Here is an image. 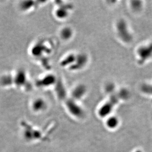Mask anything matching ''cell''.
I'll return each instance as SVG.
<instances>
[{"label": "cell", "instance_id": "1", "mask_svg": "<svg viewBox=\"0 0 152 152\" xmlns=\"http://www.w3.org/2000/svg\"><path fill=\"white\" fill-rule=\"evenodd\" d=\"M115 28L117 36L122 42L126 43L132 42L133 36L126 21L124 19L118 20L116 24Z\"/></svg>", "mask_w": 152, "mask_h": 152}, {"label": "cell", "instance_id": "2", "mask_svg": "<svg viewBox=\"0 0 152 152\" xmlns=\"http://www.w3.org/2000/svg\"><path fill=\"white\" fill-rule=\"evenodd\" d=\"M138 63L142 65L152 60V40L138 48L136 52Z\"/></svg>", "mask_w": 152, "mask_h": 152}, {"label": "cell", "instance_id": "3", "mask_svg": "<svg viewBox=\"0 0 152 152\" xmlns=\"http://www.w3.org/2000/svg\"><path fill=\"white\" fill-rule=\"evenodd\" d=\"M88 62V57L85 54L81 53L76 55V59L75 63L71 66L75 70H80L83 69Z\"/></svg>", "mask_w": 152, "mask_h": 152}, {"label": "cell", "instance_id": "4", "mask_svg": "<svg viewBox=\"0 0 152 152\" xmlns=\"http://www.w3.org/2000/svg\"><path fill=\"white\" fill-rule=\"evenodd\" d=\"M87 88L84 84H79L75 87L72 92L73 98L79 99L84 96L87 92Z\"/></svg>", "mask_w": 152, "mask_h": 152}, {"label": "cell", "instance_id": "5", "mask_svg": "<svg viewBox=\"0 0 152 152\" xmlns=\"http://www.w3.org/2000/svg\"><path fill=\"white\" fill-rule=\"evenodd\" d=\"M72 33L73 32L72 29L69 28H66L65 29H63L61 35L62 36V38L64 39H69L72 37Z\"/></svg>", "mask_w": 152, "mask_h": 152}, {"label": "cell", "instance_id": "6", "mask_svg": "<svg viewBox=\"0 0 152 152\" xmlns=\"http://www.w3.org/2000/svg\"><path fill=\"white\" fill-rule=\"evenodd\" d=\"M131 7L134 11H139L142 7V2L141 1H131Z\"/></svg>", "mask_w": 152, "mask_h": 152}, {"label": "cell", "instance_id": "7", "mask_svg": "<svg viewBox=\"0 0 152 152\" xmlns=\"http://www.w3.org/2000/svg\"><path fill=\"white\" fill-rule=\"evenodd\" d=\"M141 91L145 94H152V85L149 84H144L141 86Z\"/></svg>", "mask_w": 152, "mask_h": 152}, {"label": "cell", "instance_id": "8", "mask_svg": "<svg viewBox=\"0 0 152 152\" xmlns=\"http://www.w3.org/2000/svg\"><path fill=\"white\" fill-rule=\"evenodd\" d=\"M57 15L58 16L62 18H66V16L68 15V11L67 10H65L64 9H61L57 11Z\"/></svg>", "mask_w": 152, "mask_h": 152}]
</instances>
